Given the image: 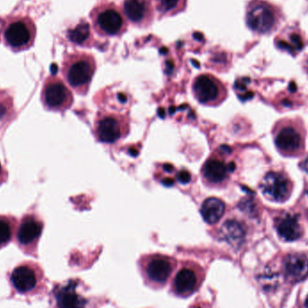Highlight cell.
Returning a JSON list of instances; mask_svg holds the SVG:
<instances>
[{"mask_svg": "<svg viewBox=\"0 0 308 308\" xmlns=\"http://www.w3.org/2000/svg\"><path fill=\"white\" fill-rule=\"evenodd\" d=\"M96 69V60L92 54L74 52L65 54L62 74L70 87L77 94L86 95Z\"/></svg>", "mask_w": 308, "mask_h": 308, "instance_id": "1", "label": "cell"}, {"mask_svg": "<svg viewBox=\"0 0 308 308\" xmlns=\"http://www.w3.org/2000/svg\"><path fill=\"white\" fill-rule=\"evenodd\" d=\"M93 27L100 36H121L128 27L123 8L115 2L102 0L90 12Z\"/></svg>", "mask_w": 308, "mask_h": 308, "instance_id": "2", "label": "cell"}, {"mask_svg": "<svg viewBox=\"0 0 308 308\" xmlns=\"http://www.w3.org/2000/svg\"><path fill=\"white\" fill-rule=\"evenodd\" d=\"M9 283L15 293L37 296L46 289L44 270L34 261H24L11 271Z\"/></svg>", "mask_w": 308, "mask_h": 308, "instance_id": "3", "label": "cell"}, {"mask_svg": "<svg viewBox=\"0 0 308 308\" xmlns=\"http://www.w3.org/2000/svg\"><path fill=\"white\" fill-rule=\"evenodd\" d=\"M36 28L28 16H14L6 22L3 32L5 44L15 52L29 49L34 43Z\"/></svg>", "mask_w": 308, "mask_h": 308, "instance_id": "4", "label": "cell"}, {"mask_svg": "<svg viewBox=\"0 0 308 308\" xmlns=\"http://www.w3.org/2000/svg\"><path fill=\"white\" fill-rule=\"evenodd\" d=\"M44 230V222L34 213L24 215L15 231V240L20 250L37 257L38 242Z\"/></svg>", "mask_w": 308, "mask_h": 308, "instance_id": "5", "label": "cell"}, {"mask_svg": "<svg viewBox=\"0 0 308 308\" xmlns=\"http://www.w3.org/2000/svg\"><path fill=\"white\" fill-rule=\"evenodd\" d=\"M129 121L125 116L115 113H99L95 120L96 139L105 144H114L129 133Z\"/></svg>", "mask_w": 308, "mask_h": 308, "instance_id": "6", "label": "cell"}, {"mask_svg": "<svg viewBox=\"0 0 308 308\" xmlns=\"http://www.w3.org/2000/svg\"><path fill=\"white\" fill-rule=\"evenodd\" d=\"M41 101L46 110L64 112L73 105V93L60 77L49 76L44 80Z\"/></svg>", "mask_w": 308, "mask_h": 308, "instance_id": "7", "label": "cell"}, {"mask_svg": "<svg viewBox=\"0 0 308 308\" xmlns=\"http://www.w3.org/2000/svg\"><path fill=\"white\" fill-rule=\"evenodd\" d=\"M176 267L173 258L163 254L145 256L141 260V269L148 284L160 288L167 283Z\"/></svg>", "mask_w": 308, "mask_h": 308, "instance_id": "8", "label": "cell"}, {"mask_svg": "<svg viewBox=\"0 0 308 308\" xmlns=\"http://www.w3.org/2000/svg\"><path fill=\"white\" fill-rule=\"evenodd\" d=\"M192 91L196 99L206 106H217L226 97L224 84L216 76L209 73H203L195 77Z\"/></svg>", "mask_w": 308, "mask_h": 308, "instance_id": "9", "label": "cell"}, {"mask_svg": "<svg viewBox=\"0 0 308 308\" xmlns=\"http://www.w3.org/2000/svg\"><path fill=\"white\" fill-rule=\"evenodd\" d=\"M204 270L194 262H184L174 276L171 290L179 298H188L195 293L201 286Z\"/></svg>", "mask_w": 308, "mask_h": 308, "instance_id": "10", "label": "cell"}, {"mask_svg": "<svg viewBox=\"0 0 308 308\" xmlns=\"http://www.w3.org/2000/svg\"><path fill=\"white\" fill-rule=\"evenodd\" d=\"M235 169L233 162L227 163L221 157V154H211L205 161L201 169L204 183L210 188L221 187L227 182L229 174Z\"/></svg>", "mask_w": 308, "mask_h": 308, "instance_id": "11", "label": "cell"}, {"mask_svg": "<svg viewBox=\"0 0 308 308\" xmlns=\"http://www.w3.org/2000/svg\"><path fill=\"white\" fill-rule=\"evenodd\" d=\"M77 280L56 285L52 292L53 308H85L86 300L77 292Z\"/></svg>", "mask_w": 308, "mask_h": 308, "instance_id": "12", "label": "cell"}, {"mask_svg": "<svg viewBox=\"0 0 308 308\" xmlns=\"http://www.w3.org/2000/svg\"><path fill=\"white\" fill-rule=\"evenodd\" d=\"M123 11L135 26L148 27L154 21V0H124Z\"/></svg>", "mask_w": 308, "mask_h": 308, "instance_id": "13", "label": "cell"}, {"mask_svg": "<svg viewBox=\"0 0 308 308\" xmlns=\"http://www.w3.org/2000/svg\"><path fill=\"white\" fill-rule=\"evenodd\" d=\"M246 23L252 31L264 34L274 25V12L270 5L263 2H253L248 6Z\"/></svg>", "mask_w": 308, "mask_h": 308, "instance_id": "14", "label": "cell"}, {"mask_svg": "<svg viewBox=\"0 0 308 308\" xmlns=\"http://www.w3.org/2000/svg\"><path fill=\"white\" fill-rule=\"evenodd\" d=\"M261 188L267 198L276 202H284L290 196L291 186L288 178L277 172H269L261 182Z\"/></svg>", "mask_w": 308, "mask_h": 308, "instance_id": "15", "label": "cell"}, {"mask_svg": "<svg viewBox=\"0 0 308 308\" xmlns=\"http://www.w3.org/2000/svg\"><path fill=\"white\" fill-rule=\"evenodd\" d=\"M285 273L293 282H299L308 276V258L302 254H290L284 260Z\"/></svg>", "mask_w": 308, "mask_h": 308, "instance_id": "16", "label": "cell"}, {"mask_svg": "<svg viewBox=\"0 0 308 308\" xmlns=\"http://www.w3.org/2000/svg\"><path fill=\"white\" fill-rule=\"evenodd\" d=\"M226 212V204L217 198H208L203 202L200 214L208 225H215L221 220Z\"/></svg>", "mask_w": 308, "mask_h": 308, "instance_id": "17", "label": "cell"}, {"mask_svg": "<svg viewBox=\"0 0 308 308\" xmlns=\"http://www.w3.org/2000/svg\"><path fill=\"white\" fill-rule=\"evenodd\" d=\"M301 145V138L298 132L291 127H286L276 137V145L285 153H293Z\"/></svg>", "mask_w": 308, "mask_h": 308, "instance_id": "18", "label": "cell"}, {"mask_svg": "<svg viewBox=\"0 0 308 308\" xmlns=\"http://www.w3.org/2000/svg\"><path fill=\"white\" fill-rule=\"evenodd\" d=\"M277 229L280 237L288 241L298 240L302 232L298 219L293 216H287L281 219Z\"/></svg>", "mask_w": 308, "mask_h": 308, "instance_id": "19", "label": "cell"}, {"mask_svg": "<svg viewBox=\"0 0 308 308\" xmlns=\"http://www.w3.org/2000/svg\"><path fill=\"white\" fill-rule=\"evenodd\" d=\"M154 8L159 17H167L182 12L187 6V0H154Z\"/></svg>", "mask_w": 308, "mask_h": 308, "instance_id": "20", "label": "cell"}, {"mask_svg": "<svg viewBox=\"0 0 308 308\" xmlns=\"http://www.w3.org/2000/svg\"><path fill=\"white\" fill-rule=\"evenodd\" d=\"M68 38L73 44L87 46L92 38L90 25L85 20L80 21L73 28L68 31Z\"/></svg>", "mask_w": 308, "mask_h": 308, "instance_id": "21", "label": "cell"}, {"mask_svg": "<svg viewBox=\"0 0 308 308\" xmlns=\"http://www.w3.org/2000/svg\"><path fill=\"white\" fill-rule=\"evenodd\" d=\"M18 227L16 217L0 215V249L7 245L15 237Z\"/></svg>", "mask_w": 308, "mask_h": 308, "instance_id": "22", "label": "cell"}, {"mask_svg": "<svg viewBox=\"0 0 308 308\" xmlns=\"http://www.w3.org/2000/svg\"><path fill=\"white\" fill-rule=\"evenodd\" d=\"M221 234L231 245H240L243 241L245 231L238 222L227 221L221 228Z\"/></svg>", "mask_w": 308, "mask_h": 308, "instance_id": "23", "label": "cell"}, {"mask_svg": "<svg viewBox=\"0 0 308 308\" xmlns=\"http://www.w3.org/2000/svg\"><path fill=\"white\" fill-rule=\"evenodd\" d=\"M13 113L12 98L5 92L0 91V120H5Z\"/></svg>", "mask_w": 308, "mask_h": 308, "instance_id": "24", "label": "cell"}, {"mask_svg": "<svg viewBox=\"0 0 308 308\" xmlns=\"http://www.w3.org/2000/svg\"><path fill=\"white\" fill-rule=\"evenodd\" d=\"M178 181H180L181 183L187 184L190 181L191 176H190V173L188 172V170L183 169V170L178 172Z\"/></svg>", "mask_w": 308, "mask_h": 308, "instance_id": "25", "label": "cell"}, {"mask_svg": "<svg viewBox=\"0 0 308 308\" xmlns=\"http://www.w3.org/2000/svg\"><path fill=\"white\" fill-rule=\"evenodd\" d=\"M290 39H291V42L293 43L295 49H297V50L299 51V50L303 48V42H302V40L300 38L299 34H292L290 36Z\"/></svg>", "mask_w": 308, "mask_h": 308, "instance_id": "26", "label": "cell"}, {"mask_svg": "<svg viewBox=\"0 0 308 308\" xmlns=\"http://www.w3.org/2000/svg\"><path fill=\"white\" fill-rule=\"evenodd\" d=\"M278 46H279V48L282 49V50H286V51H288L289 53H294V51H295V47H294L293 45H291V44L285 42V41L279 42Z\"/></svg>", "mask_w": 308, "mask_h": 308, "instance_id": "27", "label": "cell"}, {"mask_svg": "<svg viewBox=\"0 0 308 308\" xmlns=\"http://www.w3.org/2000/svg\"><path fill=\"white\" fill-rule=\"evenodd\" d=\"M7 180V171L0 162V185L5 183Z\"/></svg>", "mask_w": 308, "mask_h": 308, "instance_id": "28", "label": "cell"}, {"mask_svg": "<svg viewBox=\"0 0 308 308\" xmlns=\"http://www.w3.org/2000/svg\"><path fill=\"white\" fill-rule=\"evenodd\" d=\"M302 168L306 172L308 173V158L304 161L303 164H302Z\"/></svg>", "mask_w": 308, "mask_h": 308, "instance_id": "29", "label": "cell"}, {"mask_svg": "<svg viewBox=\"0 0 308 308\" xmlns=\"http://www.w3.org/2000/svg\"><path fill=\"white\" fill-rule=\"evenodd\" d=\"M174 181L172 179H170V178H168V179H166V180H163V183L166 184V185H168V186H170V185H172Z\"/></svg>", "mask_w": 308, "mask_h": 308, "instance_id": "30", "label": "cell"}, {"mask_svg": "<svg viewBox=\"0 0 308 308\" xmlns=\"http://www.w3.org/2000/svg\"><path fill=\"white\" fill-rule=\"evenodd\" d=\"M306 307H307V308H308V298L307 299V301H306Z\"/></svg>", "mask_w": 308, "mask_h": 308, "instance_id": "31", "label": "cell"}, {"mask_svg": "<svg viewBox=\"0 0 308 308\" xmlns=\"http://www.w3.org/2000/svg\"></svg>", "mask_w": 308, "mask_h": 308, "instance_id": "32", "label": "cell"}]
</instances>
